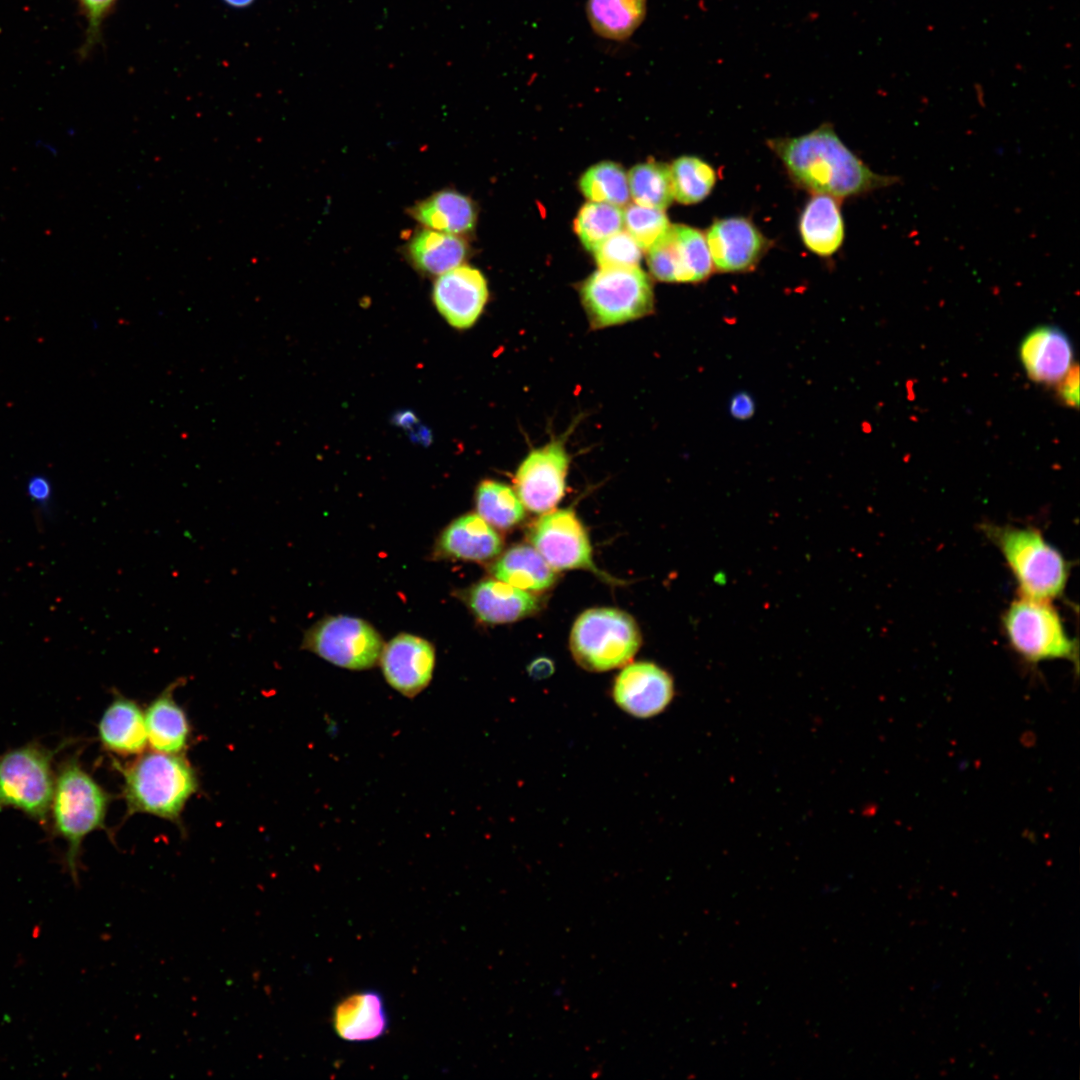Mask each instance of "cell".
Returning <instances> with one entry per match:
<instances>
[{"label": "cell", "instance_id": "6da1fadb", "mask_svg": "<svg viewBox=\"0 0 1080 1080\" xmlns=\"http://www.w3.org/2000/svg\"><path fill=\"white\" fill-rule=\"evenodd\" d=\"M769 147L801 188L836 199L856 196L894 184L896 177L873 172L823 124L798 137L775 138Z\"/></svg>", "mask_w": 1080, "mask_h": 1080}, {"label": "cell", "instance_id": "7a4b0ae2", "mask_svg": "<svg viewBox=\"0 0 1080 1080\" xmlns=\"http://www.w3.org/2000/svg\"><path fill=\"white\" fill-rule=\"evenodd\" d=\"M113 764L122 775L127 816L152 815L182 828L183 811L200 785L184 754L151 749L124 764L113 759Z\"/></svg>", "mask_w": 1080, "mask_h": 1080}, {"label": "cell", "instance_id": "3957f363", "mask_svg": "<svg viewBox=\"0 0 1080 1080\" xmlns=\"http://www.w3.org/2000/svg\"><path fill=\"white\" fill-rule=\"evenodd\" d=\"M112 798L84 769L79 753L59 764L50 805L51 826L52 833L67 843L65 864L75 883L82 843L90 833L105 829Z\"/></svg>", "mask_w": 1080, "mask_h": 1080}, {"label": "cell", "instance_id": "277c9868", "mask_svg": "<svg viewBox=\"0 0 1080 1080\" xmlns=\"http://www.w3.org/2000/svg\"><path fill=\"white\" fill-rule=\"evenodd\" d=\"M1015 577L1022 597L1051 601L1062 596L1070 563L1033 527L982 525Z\"/></svg>", "mask_w": 1080, "mask_h": 1080}, {"label": "cell", "instance_id": "5b68a950", "mask_svg": "<svg viewBox=\"0 0 1080 1080\" xmlns=\"http://www.w3.org/2000/svg\"><path fill=\"white\" fill-rule=\"evenodd\" d=\"M1002 627L1009 646L1027 664L1065 659L1078 665V643L1049 601L1021 596L1004 612Z\"/></svg>", "mask_w": 1080, "mask_h": 1080}, {"label": "cell", "instance_id": "8992f818", "mask_svg": "<svg viewBox=\"0 0 1080 1080\" xmlns=\"http://www.w3.org/2000/svg\"><path fill=\"white\" fill-rule=\"evenodd\" d=\"M66 744L49 749L30 742L0 754V810L14 808L45 825L54 788V756Z\"/></svg>", "mask_w": 1080, "mask_h": 1080}, {"label": "cell", "instance_id": "52a82bcc", "mask_svg": "<svg viewBox=\"0 0 1080 1080\" xmlns=\"http://www.w3.org/2000/svg\"><path fill=\"white\" fill-rule=\"evenodd\" d=\"M640 644L635 620L613 608L586 610L576 619L570 635V648L577 663L596 672L627 664Z\"/></svg>", "mask_w": 1080, "mask_h": 1080}, {"label": "cell", "instance_id": "ba28073f", "mask_svg": "<svg viewBox=\"0 0 1080 1080\" xmlns=\"http://www.w3.org/2000/svg\"><path fill=\"white\" fill-rule=\"evenodd\" d=\"M580 292L594 327L625 323L653 310L651 281L638 266L600 268L585 280Z\"/></svg>", "mask_w": 1080, "mask_h": 1080}, {"label": "cell", "instance_id": "9c48e42d", "mask_svg": "<svg viewBox=\"0 0 1080 1080\" xmlns=\"http://www.w3.org/2000/svg\"><path fill=\"white\" fill-rule=\"evenodd\" d=\"M384 643L378 631L367 621L346 615L327 616L305 632L301 648L324 660L349 670L375 666Z\"/></svg>", "mask_w": 1080, "mask_h": 1080}, {"label": "cell", "instance_id": "30bf717a", "mask_svg": "<svg viewBox=\"0 0 1080 1080\" xmlns=\"http://www.w3.org/2000/svg\"><path fill=\"white\" fill-rule=\"evenodd\" d=\"M528 536L554 570L584 569L607 578L594 564L588 534L573 510L543 513L530 527Z\"/></svg>", "mask_w": 1080, "mask_h": 1080}, {"label": "cell", "instance_id": "8fae6325", "mask_svg": "<svg viewBox=\"0 0 1080 1080\" xmlns=\"http://www.w3.org/2000/svg\"><path fill=\"white\" fill-rule=\"evenodd\" d=\"M647 260L652 275L664 282L696 283L713 270L706 236L683 224L671 225L648 250Z\"/></svg>", "mask_w": 1080, "mask_h": 1080}, {"label": "cell", "instance_id": "7c38bea8", "mask_svg": "<svg viewBox=\"0 0 1080 1080\" xmlns=\"http://www.w3.org/2000/svg\"><path fill=\"white\" fill-rule=\"evenodd\" d=\"M569 456L561 440L532 450L519 465L514 485L524 507L534 513L551 511L565 493Z\"/></svg>", "mask_w": 1080, "mask_h": 1080}, {"label": "cell", "instance_id": "4fadbf2b", "mask_svg": "<svg viewBox=\"0 0 1080 1080\" xmlns=\"http://www.w3.org/2000/svg\"><path fill=\"white\" fill-rule=\"evenodd\" d=\"M379 663L386 682L401 695L413 698L432 680L435 648L424 638L400 633L384 644Z\"/></svg>", "mask_w": 1080, "mask_h": 1080}, {"label": "cell", "instance_id": "5bb4252c", "mask_svg": "<svg viewBox=\"0 0 1080 1080\" xmlns=\"http://www.w3.org/2000/svg\"><path fill=\"white\" fill-rule=\"evenodd\" d=\"M432 298L450 326L467 329L475 324L486 305L487 281L478 269L462 264L437 276Z\"/></svg>", "mask_w": 1080, "mask_h": 1080}, {"label": "cell", "instance_id": "9a60e30c", "mask_svg": "<svg viewBox=\"0 0 1080 1080\" xmlns=\"http://www.w3.org/2000/svg\"><path fill=\"white\" fill-rule=\"evenodd\" d=\"M713 266L720 272L750 271L769 247V241L745 217L716 220L706 233Z\"/></svg>", "mask_w": 1080, "mask_h": 1080}, {"label": "cell", "instance_id": "2e32d148", "mask_svg": "<svg viewBox=\"0 0 1080 1080\" xmlns=\"http://www.w3.org/2000/svg\"><path fill=\"white\" fill-rule=\"evenodd\" d=\"M613 697L625 712L640 718L663 711L673 698L671 676L650 662L626 666L616 677Z\"/></svg>", "mask_w": 1080, "mask_h": 1080}, {"label": "cell", "instance_id": "e0dca14e", "mask_svg": "<svg viewBox=\"0 0 1080 1080\" xmlns=\"http://www.w3.org/2000/svg\"><path fill=\"white\" fill-rule=\"evenodd\" d=\"M458 597L482 623L505 624L535 613L539 600L528 591L494 579L481 580Z\"/></svg>", "mask_w": 1080, "mask_h": 1080}, {"label": "cell", "instance_id": "ac0fdd59", "mask_svg": "<svg viewBox=\"0 0 1080 1080\" xmlns=\"http://www.w3.org/2000/svg\"><path fill=\"white\" fill-rule=\"evenodd\" d=\"M503 547L499 533L476 513L451 521L438 536L433 554L437 559L487 562L498 557Z\"/></svg>", "mask_w": 1080, "mask_h": 1080}, {"label": "cell", "instance_id": "d6986e66", "mask_svg": "<svg viewBox=\"0 0 1080 1080\" xmlns=\"http://www.w3.org/2000/svg\"><path fill=\"white\" fill-rule=\"evenodd\" d=\"M102 748L118 757L137 756L148 746L144 709L117 692L97 724Z\"/></svg>", "mask_w": 1080, "mask_h": 1080}, {"label": "cell", "instance_id": "ffe728a7", "mask_svg": "<svg viewBox=\"0 0 1080 1080\" xmlns=\"http://www.w3.org/2000/svg\"><path fill=\"white\" fill-rule=\"evenodd\" d=\"M1019 356L1032 380L1053 384L1060 382L1072 366L1073 349L1071 341L1062 330L1041 326L1025 336L1020 345Z\"/></svg>", "mask_w": 1080, "mask_h": 1080}, {"label": "cell", "instance_id": "44dd1931", "mask_svg": "<svg viewBox=\"0 0 1080 1080\" xmlns=\"http://www.w3.org/2000/svg\"><path fill=\"white\" fill-rule=\"evenodd\" d=\"M184 680L170 683L144 710L148 745L152 750L183 754L189 746L191 724L184 708L174 698V691Z\"/></svg>", "mask_w": 1080, "mask_h": 1080}, {"label": "cell", "instance_id": "7402d4cb", "mask_svg": "<svg viewBox=\"0 0 1080 1080\" xmlns=\"http://www.w3.org/2000/svg\"><path fill=\"white\" fill-rule=\"evenodd\" d=\"M408 214L421 226L465 237L477 223V208L467 195L450 188L438 190L415 202Z\"/></svg>", "mask_w": 1080, "mask_h": 1080}, {"label": "cell", "instance_id": "603a6c76", "mask_svg": "<svg viewBox=\"0 0 1080 1080\" xmlns=\"http://www.w3.org/2000/svg\"><path fill=\"white\" fill-rule=\"evenodd\" d=\"M408 263L426 276H439L464 263L469 245L464 237L421 226L403 246Z\"/></svg>", "mask_w": 1080, "mask_h": 1080}, {"label": "cell", "instance_id": "cb8c5ba5", "mask_svg": "<svg viewBox=\"0 0 1080 1080\" xmlns=\"http://www.w3.org/2000/svg\"><path fill=\"white\" fill-rule=\"evenodd\" d=\"M337 1035L350 1042H366L382 1036L388 1026L384 1000L376 991L351 994L339 1002L333 1014Z\"/></svg>", "mask_w": 1080, "mask_h": 1080}, {"label": "cell", "instance_id": "d4e9b609", "mask_svg": "<svg viewBox=\"0 0 1080 1080\" xmlns=\"http://www.w3.org/2000/svg\"><path fill=\"white\" fill-rule=\"evenodd\" d=\"M799 231L803 243L813 253L822 257L834 254L844 239V222L837 199L815 194L801 213Z\"/></svg>", "mask_w": 1080, "mask_h": 1080}, {"label": "cell", "instance_id": "484cf974", "mask_svg": "<svg viewBox=\"0 0 1080 1080\" xmlns=\"http://www.w3.org/2000/svg\"><path fill=\"white\" fill-rule=\"evenodd\" d=\"M490 573L498 580L532 592L549 589L557 579L555 570L528 544L507 549L491 565Z\"/></svg>", "mask_w": 1080, "mask_h": 1080}, {"label": "cell", "instance_id": "4316f807", "mask_svg": "<svg viewBox=\"0 0 1080 1080\" xmlns=\"http://www.w3.org/2000/svg\"><path fill=\"white\" fill-rule=\"evenodd\" d=\"M646 0H588L586 11L593 31L609 40L629 38L643 22Z\"/></svg>", "mask_w": 1080, "mask_h": 1080}, {"label": "cell", "instance_id": "83f0119b", "mask_svg": "<svg viewBox=\"0 0 1080 1080\" xmlns=\"http://www.w3.org/2000/svg\"><path fill=\"white\" fill-rule=\"evenodd\" d=\"M477 514L494 528L508 530L525 517L524 505L517 493L508 485L484 480L475 492Z\"/></svg>", "mask_w": 1080, "mask_h": 1080}, {"label": "cell", "instance_id": "f1b7e54d", "mask_svg": "<svg viewBox=\"0 0 1080 1080\" xmlns=\"http://www.w3.org/2000/svg\"><path fill=\"white\" fill-rule=\"evenodd\" d=\"M627 176L634 203L663 210L673 201L671 169L667 164L658 161L640 163Z\"/></svg>", "mask_w": 1080, "mask_h": 1080}, {"label": "cell", "instance_id": "f546056e", "mask_svg": "<svg viewBox=\"0 0 1080 1080\" xmlns=\"http://www.w3.org/2000/svg\"><path fill=\"white\" fill-rule=\"evenodd\" d=\"M581 192L594 202L624 206L630 197L628 176L611 161L599 162L587 169L579 181Z\"/></svg>", "mask_w": 1080, "mask_h": 1080}, {"label": "cell", "instance_id": "4dcf8cb0", "mask_svg": "<svg viewBox=\"0 0 1080 1080\" xmlns=\"http://www.w3.org/2000/svg\"><path fill=\"white\" fill-rule=\"evenodd\" d=\"M674 198L682 204H695L712 191L716 174L711 165L696 156H681L670 166Z\"/></svg>", "mask_w": 1080, "mask_h": 1080}, {"label": "cell", "instance_id": "1f68e13d", "mask_svg": "<svg viewBox=\"0 0 1080 1080\" xmlns=\"http://www.w3.org/2000/svg\"><path fill=\"white\" fill-rule=\"evenodd\" d=\"M623 228V211L604 202H588L577 213L574 231L591 252L604 240Z\"/></svg>", "mask_w": 1080, "mask_h": 1080}, {"label": "cell", "instance_id": "d6a6232c", "mask_svg": "<svg viewBox=\"0 0 1080 1080\" xmlns=\"http://www.w3.org/2000/svg\"><path fill=\"white\" fill-rule=\"evenodd\" d=\"M623 226L642 250H649L671 224L662 209L629 204L623 211Z\"/></svg>", "mask_w": 1080, "mask_h": 1080}, {"label": "cell", "instance_id": "836d02e7", "mask_svg": "<svg viewBox=\"0 0 1080 1080\" xmlns=\"http://www.w3.org/2000/svg\"><path fill=\"white\" fill-rule=\"evenodd\" d=\"M592 252L601 269L636 267L642 257V248L626 230L611 235Z\"/></svg>", "mask_w": 1080, "mask_h": 1080}, {"label": "cell", "instance_id": "e575fe53", "mask_svg": "<svg viewBox=\"0 0 1080 1080\" xmlns=\"http://www.w3.org/2000/svg\"><path fill=\"white\" fill-rule=\"evenodd\" d=\"M88 18V38L85 49L98 39L100 26L116 0H79Z\"/></svg>", "mask_w": 1080, "mask_h": 1080}, {"label": "cell", "instance_id": "d590c367", "mask_svg": "<svg viewBox=\"0 0 1080 1080\" xmlns=\"http://www.w3.org/2000/svg\"><path fill=\"white\" fill-rule=\"evenodd\" d=\"M26 490L32 502L38 505L40 509H49L52 498V485L46 476L37 474L30 477Z\"/></svg>", "mask_w": 1080, "mask_h": 1080}, {"label": "cell", "instance_id": "8d00e7d4", "mask_svg": "<svg viewBox=\"0 0 1080 1080\" xmlns=\"http://www.w3.org/2000/svg\"><path fill=\"white\" fill-rule=\"evenodd\" d=\"M1059 395L1066 405L1078 407L1079 404V368L1072 365L1060 380Z\"/></svg>", "mask_w": 1080, "mask_h": 1080}, {"label": "cell", "instance_id": "74e56055", "mask_svg": "<svg viewBox=\"0 0 1080 1080\" xmlns=\"http://www.w3.org/2000/svg\"><path fill=\"white\" fill-rule=\"evenodd\" d=\"M729 410L731 415L736 419L746 420L754 414V401L752 397L745 392L737 393L730 401Z\"/></svg>", "mask_w": 1080, "mask_h": 1080}, {"label": "cell", "instance_id": "f35d334b", "mask_svg": "<svg viewBox=\"0 0 1080 1080\" xmlns=\"http://www.w3.org/2000/svg\"><path fill=\"white\" fill-rule=\"evenodd\" d=\"M529 671L534 677H546L553 671L552 663L546 658L537 659L530 665Z\"/></svg>", "mask_w": 1080, "mask_h": 1080}, {"label": "cell", "instance_id": "ab89813d", "mask_svg": "<svg viewBox=\"0 0 1080 1080\" xmlns=\"http://www.w3.org/2000/svg\"><path fill=\"white\" fill-rule=\"evenodd\" d=\"M254 1L255 0H223L224 3L233 8H246Z\"/></svg>", "mask_w": 1080, "mask_h": 1080}]
</instances>
